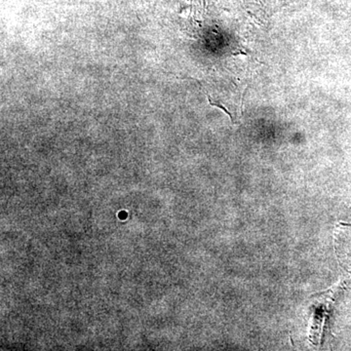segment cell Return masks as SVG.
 <instances>
[{
    "label": "cell",
    "instance_id": "obj_1",
    "mask_svg": "<svg viewBox=\"0 0 351 351\" xmlns=\"http://www.w3.org/2000/svg\"><path fill=\"white\" fill-rule=\"evenodd\" d=\"M333 244L339 265L351 276V224H336L333 231Z\"/></svg>",
    "mask_w": 351,
    "mask_h": 351
},
{
    "label": "cell",
    "instance_id": "obj_2",
    "mask_svg": "<svg viewBox=\"0 0 351 351\" xmlns=\"http://www.w3.org/2000/svg\"><path fill=\"white\" fill-rule=\"evenodd\" d=\"M208 99H209V101H210V104H211V105H215V107H217L221 108V109H223V111L225 112L226 114H228V116H229L231 119H232V115H231L230 112L228 111V110L226 109V108L223 107V105H221V104H217V103H213V101H212V100H211V98H210V97H208Z\"/></svg>",
    "mask_w": 351,
    "mask_h": 351
}]
</instances>
